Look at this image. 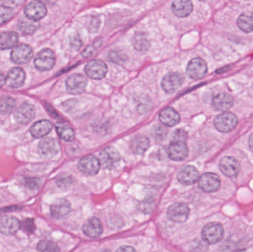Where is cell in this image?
Returning a JSON list of instances; mask_svg holds the SVG:
<instances>
[{"instance_id":"obj_39","label":"cell","mask_w":253,"mask_h":252,"mask_svg":"<svg viewBox=\"0 0 253 252\" xmlns=\"http://www.w3.org/2000/svg\"><path fill=\"white\" fill-rule=\"evenodd\" d=\"M174 141H178V142H185L187 139V133L185 130L178 129L176 130L173 135Z\"/></svg>"},{"instance_id":"obj_34","label":"cell","mask_w":253,"mask_h":252,"mask_svg":"<svg viewBox=\"0 0 253 252\" xmlns=\"http://www.w3.org/2000/svg\"><path fill=\"white\" fill-rule=\"evenodd\" d=\"M38 26V23H37L35 21L31 20V19H29V20H22V22L19 24L21 31L25 34H32L37 30Z\"/></svg>"},{"instance_id":"obj_35","label":"cell","mask_w":253,"mask_h":252,"mask_svg":"<svg viewBox=\"0 0 253 252\" xmlns=\"http://www.w3.org/2000/svg\"><path fill=\"white\" fill-rule=\"evenodd\" d=\"M13 15H14V12L11 7L0 5V25L8 22L12 19Z\"/></svg>"},{"instance_id":"obj_16","label":"cell","mask_w":253,"mask_h":252,"mask_svg":"<svg viewBox=\"0 0 253 252\" xmlns=\"http://www.w3.org/2000/svg\"><path fill=\"white\" fill-rule=\"evenodd\" d=\"M219 168L221 173L229 178H235L238 176L241 170L239 161L233 157H224L220 161Z\"/></svg>"},{"instance_id":"obj_28","label":"cell","mask_w":253,"mask_h":252,"mask_svg":"<svg viewBox=\"0 0 253 252\" xmlns=\"http://www.w3.org/2000/svg\"><path fill=\"white\" fill-rule=\"evenodd\" d=\"M150 146L149 139L145 136H135L130 142V148L132 152L135 155H142Z\"/></svg>"},{"instance_id":"obj_11","label":"cell","mask_w":253,"mask_h":252,"mask_svg":"<svg viewBox=\"0 0 253 252\" xmlns=\"http://www.w3.org/2000/svg\"><path fill=\"white\" fill-rule=\"evenodd\" d=\"M87 84V78L81 74H73L66 80L67 90L73 95H80L84 93Z\"/></svg>"},{"instance_id":"obj_2","label":"cell","mask_w":253,"mask_h":252,"mask_svg":"<svg viewBox=\"0 0 253 252\" xmlns=\"http://www.w3.org/2000/svg\"><path fill=\"white\" fill-rule=\"evenodd\" d=\"M56 63V56L53 50L46 48L37 53L34 59V65L37 69L41 71L51 70Z\"/></svg>"},{"instance_id":"obj_10","label":"cell","mask_w":253,"mask_h":252,"mask_svg":"<svg viewBox=\"0 0 253 252\" xmlns=\"http://www.w3.org/2000/svg\"><path fill=\"white\" fill-rule=\"evenodd\" d=\"M184 77L177 72H169L162 78V87L166 93H173L181 87Z\"/></svg>"},{"instance_id":"obj_13","label":"cell","mask_w":253,"mask_h":252,"mask_svg":"<svg viewBox=\"0 0 253 252\" xmlns=\"http://www.w3.org/2000/svg\"><path fill=\"white\" fill-rule=\"evenodd\" d=\"M199 186L204 192H216L221 186V180L215 173H205L199 179Z\"/></svg>"},{"instance_id":"obj_21","label":"cell","mask_w":253,"mask_h":252,"mask_svg":"<svg viewBox=\"0 0 253 252\" xmlns=\"http://www.w3.org/2000/svg\"><path fill=\"white\" fill-rule=\"evenodd\" d=\"M71 210L69 201L64 198H60L50 206V214L55 218H63L69 214Z\"/></svg>"},{"instance_id":"obj_40","label":"cell","mask_w":253,"mask_h":252,"mask_svg":"<svg viewBox=\"0 0 253 252\" xmlns=\"http://www.w3.org/2000/svg\"><path fill=\"white\" fill-rule=\"evenodd\" d=\"M208 244L205 241H196L192 246V252H204L208 249Z\"/></svg>"},{"instance_id":"obj_1","label":"cell","mask_w":253,"mask_h":252,"mask_svg":"<svg viewBox=\"0 0 253 252\" xmlns=\"http://www.w3.org/2000/svg\"><path fill=\"white\" fill-rule=\"evenodd\" d=\"M224 229L219 223H210L202 229V237L207 244H215L222 240Z\"/></svg>"},{"instance_id":"obj_14","label":"cell","mask_w":253,"mask_h":252,"mask_svg":"<svg viewBox=\"0 0 253 252\" xmlns=\"http://www.w3.org/2000/svg\"><path fill=\"white\" fill-rule=\"evenodd\" d=\"M188 152V146L184 142L173 141L169 144V146H168V156L173 161H183L187 158Z\"/></svg>"},{"instance_id":"obj_12","label":"cell","mask_w":253,"mask_h":252,"mask_svg":"<svg viewBox=\"0 0 253 252\" xmlns=\"http://www.w3.org/2000/svg\"><path fill=\"white\" fill-rule=\"evenodd\" d=\"M12 61L18 65L28 63L33 57V50L29 45L21 44L12 50L10 54Z\"/></svg>"},{"instance_id":"obj_6","label":"cell","mask_w":253,"mask_h":252,"mask_svg":"<svg viewBox=\"0 0 253 252\" xmlns=\"http://www.w3.org/2000/svg\"><path fill=\"white\" fill-rule=\"evenodd\" d=\"M208 72V65L204 59L195 58L190 61L187 67V74L193 79H201Z\"/></svg>"},{"instance_id":"obj_33","label":"cell","mask_w":253,"mask_h":252,"mask_svg":"<svg viewBox=\"0 0 253 252\" xmlns=\"http://www.w3.org/2000/svg\"><path fill=\"white\" fill-rule=\"evenodd\" d=\"M37 249L39 252H59L57 244L50 241H40L37 244Z\"/></svg>"},{"instance_id":"obj_29","label":"cell","mask_w":253,"mask_h":252,"mask_svg":"<svg viewBox=\"0 0 253 252\" xmlns=\"http://www.w3.org/2000/svg\"><path fill=\"white\" fill-rule=\"evenodd\" d=\"M56 130L59 137L65 142H72L75 139V131L72 127L62 122L56 124Z\"/></svg>"},{"instance_id":"obj_19","label":"cell","mask_w":253,"mask_h":252,"mask_svg":"<svg viewBox=\"0 0 253 252\" xmlns=\"http://www.w3.org/2000/svg\"><path fill=\"white\" fill-rule=\"evenodd\" d=\"M83 231L88 238H98L103 232V226L99 218L92 217L84 223Z\"/></svg>"},{"instance_id":"obj_17","label":"cell","mask_w":253,"mask_h":252,"mask_svg":"<svg viewBox=\"0 0 253 252\" xmlns=\"http://www.w3.org/2000/svg\"><path fill=\"white\" fill-rule=\"evenodd\" d=\"M20 229V222L13 216H3L0 217V232L10 236L14 235Z\"/></svg>"},{"instance_id":"obj_22","label":"cell","mask_w":253,"mask_h":252,"mask_svg":"<svg viewBox=\"0 0 253 252\" xmlns=\"http://www.w3.org/2000/svg\"><path fill=\"white\" fill-rule=\"evenodd\" d=\"M25 72L22 68H14L10 70L6 76V84L13 88H19L23 85Z\"/></svg>"},{"instance_id":"obj_24","label":"cell","mask_w":253,"mask_h":252,"mask_svg":"<svg viewBox=\"0 0 253 252\" xmlns=\"http://www.w3.org/2000/svg\"><path fill=\"white\" fill-rule=\"evenodd\" d=\"M172 13L180 18L188 16L193 11V5L191 1L187 0H177L172 3Z\"/></svg>"},{"instance_id":"obj_15","label":"cell","mask_w":253,"mask_h":252,"mask_svg":"<svg viewBox=\"0 0 253 252\" xmlns=\"http://www.w3.org/2000/svg\"><path fill=\"white\" fill-rule=\"evenodd\" d=\"M25 13L28 19L37 22L46 16L47 8L42 1H31L25 6Z\"/></svg>"},{"instance_id":"obj_18","label":"cell","mask_w":253,"mask_h":252,"mask_svg":"<svg viewBox=\"0 0 253 252\" xmlns=\"http://www.w3.org/2000/svg\"><path fill=\"white\" fill-rule=\"evenodd\" d=\"M15 119L21 124H27L31 122L35 116V109L32 105L24 103L19 107L15 112Z\"/></svg>"},{"instance_id":"obj_4","label":"cell","mask_w":253,"mask_h":252,"mask_svg":"<svg viewBox=\"0 0 253 252\" xmlns=\"http://www.w3.org/2000/svg\"><path fill=\"white\" fill-rule=\"evenodd\" d=\"M60 146L55 139L47 138L43 139L39 144L38 152L42 158L50 159L59 153Z\"/></svg>"},{"instance_id":"obj_7","label":"cell","mask_w":253,"mask_h":252,"mask_svg":"<svg viewBox=\"0 0 253 252\" xmlns=\"http://www.w3.org/2000/svg\"><path fill=\"white\" fill-rule=\"evenodd\" d=\"M169 220L175 223H184L190 216V209L186 204L176 203L172 204L168 210Z\"/></svg>"},{"instance_id":"obj_37","label":"cell","mask_w":253,"mask_h":252,"mask_svg":"<svg viewBox=\"0 0 253 252\" xmlns=\"http://www.w3.org/2000/svg\"><path fill=\"white\" fill-rule=\"evenodd\" d=\"M20 227L27 233H33L35 231L34 219L27 218L20 223Z\"/></svg>"},{"instance_id":"obj_23","label":"cell","mask_w":253,"mask_h":252,"mask_svg":"<svg viewBox=\"0 0 253 252\" xmlns=\"http://www.w3.org/2000/svg\"><path fill=\"white\" fill-rule=\"evenodd\" d=\"M53 126L47 120H41L37 121L31 126L30 129L31 134L36 139H41L47 136L51 131Z\"/></svg>"},{"instance_id":"obj_25","label":"cell","mask_w":253,"mask_h":252,"mask_svg":"<svg viewBox=\"0 0 253 252\" xmlns=\"http://www.w3.org/2000/svg\"><path fill=\"white\" fill-rule=\"evenodd\" d=\"M233 99L230 95L225 93H218L212 99V105L217 110H228L233 106Z\"/></svg>"},{"instance_id":"obj_8","label":"cell","mask_w":253,"mask_h":252,"mask_svg":"<svg viewBox=\"0 0 253 252\" xmlns=\"http://www.w3.org/2000/svg\"><path fill=\"white\" fill-rule=\"evenodd\" d=\"M84 71L90 78L99 80L105 78L108 72V67L103 61L93 59L87 62Z\"/></svg>"},{"instance_id":"obj_20","label":"cell","mask_w":253,"mask_h":252,"mask_svg":"<svg viewBox=\"0 0 253 252\" xmlns=\"http://www.w3.org/2000/svg\"><path fill=\"white\" fill-rule=\"evenodd\" d=\"M177 179L182 184H193L199 180V171L193 166H186L178 173Z\"/></svg>"},{"instance_id":"obj_44","label":"cell","mask_w":253,"mask_h":252,"mask_svg":"<svg viewBox=\"0 0 253 252\" xmlns=\"http://www.w3.org/2000/svg\"><path fill=\"white\" fill-rule=\"evenodd\" d=\"M248 144H249L251 151L253 152V133L250 136L249 140H248Z\"/></svg>"},{"instance_id":"obj_5","label":"cell","mask_w":253,"mask_h":252,"mask_svg":"<svg viewBox=\"0 0 253 252\" xmlns=\"http://www.w3.org/2000/svg\"><path fill=\"white\" fill-rule=\"evenodd\" d=\"M121 160V156L117 149L113 147H106L99 154V161L101 167L106 170L114 168Z\"/></svg>"},{"instance_id":"obj_46","label":"cell","mask_w":253,"mask_h":252,"mask_svg":"<svg viewBox=\"0 0 253 252\" xmlns=\"http://www.w3.org/2000/svg\"><path fill=\"white\" fill-rule=\"evenodd\" d=\"M109 252V251H105V252Z\"/></svg>"},{"instance_id":"obj_41","label":"cell","mask_w":253,"mask_h":252,"mask_svg":"<svg viewBox=\"0 0 253 252\" xmlns=\"http://www.w3.org/2000/svg\"><path fill=\"white\" fill-rule=\"evenodd\" d=\"M110 57H111V60L115 62H121L123 59L122 55L119 54L117 51L111 52Z\"/></svg>"},{"instance_id":"obj_42","label":"cell","mask_w":253,"mask_h":252,"mask_svg":"<svg viewBox=\"0 0 253 252\" xmlns=\"http://www.w3.org/2000/svg\"><path fill=\"white\" fill-rule=\"evenodd\" d=\"M117 252H136L132 247L124 246V247H120L118 249Z\"/></svg>"},{"instance_id":"obj_38","label":"cell","mask_w":253,"mask_h":252,"mask_svg":"<svg viewBox=\"0 0 253 252\" xmlns=\"http://www.w3.org/2000/svg\"><path fill=\"white\" fill-rule=\"evenodd\" d=\"M73 180H74L71 176H64V177L59 178L56 180V184L60 188L68 187L73 183Z\"/></svg>"},{"instance_id":"obj_43","label":"cell","mask_w":253,"mask_h":252,"mask_svg":"<svg viewBox=\"0 0 253 252\" xmlns=\"http://www.w3.org/2000/svg\"><path fill=\"white\" fill-rule=\"evenodd\" d=\"M6 83V77L2 72H0V87H2Z\"/></svg>"},{"instance_id":"obj_9","label":"cell","mask_w":253,"mask_h":252,"mask_svg":"<svg viewBox=\"0 0 253 252\" xmlns=\"http://www.w3.org/2000/svg\"><path fill=\"white\" fill-rule=\"evenodd\" d=\"M101 164L99 159L93 155H86L79 161L78 169L80 172L88 176H94L99 173Z\"/></svg>"},{"instance_id":"obj_36","label":"cell","mask_w":253,"mask_h":252,"mask_svg":"<svg viewBox=\"0 0 253 252\" xmlns=\"http://www.w3.org/2000/svg\"><path fill=\"white\" fill-rule=\"evenodd\" d=\"M24 185L31 190L38 189L41 186L42 182L37 178H25L23 180Z\"/></svg>"},{"instance_id":"obj_45","label":"cell","mask_w":253,"mask_h":252,"mask_svg":"<svg viewBox=\"0 0 253 252\" xmlns=\"http://www.w3.org/2000/svg\"><path fill=\"white\" fill-rule=\"evenodd\" d=\"M246 252L245 251H236V252Z\"/></svg>"},{"instance_id":"obj_32","label":"cell","mask_w":253,"mask_h":252,"mask_svg":"<svg viewBox=\"0 0 253 252\" xmlns=\"http://www.w3.org/2000/svg\"><path fill=\"white\" fill-rule=\"evenodd\" d=\"M16 107V101L13 98L9 96H4V97L0 99V113L7 115L10 112H13Z\"/></svg>"},{"instance_id":"obj_31","label":"cell","mask_w":253,"mask_h":252,"mask_svg":"<svg viewBox=\"0 0 253 252\" xmlns=\"http://www.w3.org/2000/svg\"><path fill=\"white\" fill-rule=\"evenodd\" d=\"M132 44L136 50L146 51L150 47V42L147 36L143 33H137L134 36Z\"/></svg>"},{"instance_id":"obj_30","label":"cell","mask_w":253,"mask_h":252,"mask_svg":"<svg viewBox=\"0 0 253 252\" xmlns=\"http://www.w3.org/2000/svg\"><path fill=\"white\" fill-rule=\"evenodd\" d=\"M237 25L243 32H253V13H242L238 18Z\"/></svg>"},{"instance_id":"obj_3","label":"cell","mask_w":253,"mask_h":252,"mask_svg":"<svg viewBox=\"0 0 253 252\" xmlns=\"http://www.w3.org/2000/svg\"><path fill=\"white\" fill-rule=\"evenodd\" d=\"M238 124V118L232 112H223L214 120V126L221 133H229L236 128Z\"/></svg>"},{"instance_id":"obj_26","label":"cell","mask_w":253,"mask_h":252,"mask_svg":"<svg viewBox=\"0 0 253 252\" xmlns=\"http://www.w3.org/2000/svg\"><path fill=\"white\" fill-rule=\"evenodd\" d=\"M161 122L168 127H174L179 123L180 115L175 109L171 108L164 109L159 114Z\"/></svg>"},{"instance_id":"obj_27","label":"cell","mask_w":253,"mask_h":252,"mask_svg":"<svg viewBox=\"0 0 253 252\" xmlns=\"http://www.w3.org/2000/svg\"><path fill=\"white\" fill-rule=\"evenodd\" d=\"M19 41V36L14 31L0 34V48L2 50L14 48Z\"/></svg>"}]
</instances>
